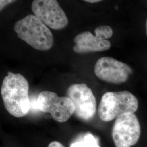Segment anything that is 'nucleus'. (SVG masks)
Returning <instances> with one entry per match:
<instances>
[{
	"mask_svg": "<svg viewBox=\"0 0 147 147\" xmlns=\"http://www.w3.org/2000/svg\"><path fill=\"white\" fill-rule=\"evenodd\" d=\"M1 93L5 109L17 118L26 115L30 109L29 84L21 74L8 72L3 79Z\"/></svg>",
	"mask_w": 147,
	"mask_h": 147,
	"instance_id": "f257e3e1",
	"label": "nucleus"
},
{
	"mask_svg": "<svg viewBox=\"0 0 147 147\" xmlns=\"http://www.w3.org/2000/svg\"><path fill=\"white\" fill-rule=\"evenodd\" d=\"M14 29L18 37L36 50L45 51L53 47L51 32L34 15H28L16 21Z\"/></svg>",
	"mask_w": 147,
	"mask_h": 147,
	"instance_id": "f03ea898",
	"label": "nucleus"
},
{
	"mask_svg": "<svg viewBox=\"0 0 147 147\" xmlns=\"http://www.w3.org/2000/svg\"><path fill=\"white\" fill-rule=\"evenodd\" d=\"M138 107V99L131 93L126 90L110 92L102 96L98 115L102 121L108 122L125 114L134 113Z\"/></svg>",
	"mask_w": 147,
	"mask_h": 147,
	"instance_id": "7ed1b4c3",
	"label": "nucleus"
},
{
	"mask_svg": "<svg viewBox=\"0 0 147 147\" xmlns=\"http://www.w3.org/2000/svg\"><path fill=\"white\" fill-rule=\"evenodd\" d=\"M36 107L39 110L50 114L55 121L65 122L75 112L73 101L67 96H59L57 93L42 91L38 96Z\"/></svg>",
	"mask_w": 147,
	"mask_h": 147,
	"instance_id": "20e7f679",
	"label": "nucleus"
},
{
	"mask_svg": "<svg viewBox=\"0 0 147 147\" xmlns=\"http://www.w3.org/2000/svg\"><path fill=\"white\" fill-rule=\"evenodd\" d=\"M141 132L136 115L127 113L116 118L112 129V137L116 147H131L138 141Z\"/></svg>",
	"mask_w": 147,
	"mask_h": 147,
	"instance_id": "39448f33",
	"label": "nucleus"
},
{
	"mask_svg": "<svg viewBox=\"0 0 147 147\" xmlns=\"http://www.w3.org/2000/svg\"><path fill=\"white\" fill-rule=\"evenodd\" d=\"M95 36L90 32L86 31L78 34L74 38L75 45L74 51L78 53L104 51L111 47L110 42L107 40L113 35V30L109 26L97 27L94 30Z\"/></svg>",
	"mask_w": 147,
	"mask_h": 147,
	"instance_id": "423d86ee",
	"label": "nucleus"
},
{
	"mask_svg": "<svg viewBox=\"0 0 147 147\" xmlns=\"http://www.w3.org/2000/svg\"><path fill=\"white\" fill-rule=\"evenodd\" d=\"M67 95L74 104L76 117L84 121L93 118L96 111V101L92 90L86 84L71 85L67 90Z\"/></svg>",
	"mask_w": 147,
	"mask_h": 147,
	"instance_id": "0eeeda50",
	"label": "nucleus"
},
{
	"mask_svg": "<svg viewBox=\"0 0 147 147\" xmlns=\"http://www.w3.org/2000/svg\"><path fill=\"white\" fill-rule=\"evenodd\" d=\"M32 10L39 20L53 30H62L68 24L67 16L56 0H34Z\"/></svg>",
	"mask_w": 147,
	"mask_h": 147,
	"instance_id": "6e6552de",
	"label": "nucleus"
},
{
	"mask_svg": "<svg viewBox=\"0 0 147 147\" xmlns=\"http://www.w3.org/2000/svg\"><path fill=\"white\" fill-rule=\"evenodd\" d=\"M94 73L98 78L105 82L121 84L126 82L133 71L125 63L112 57H104L95 63Z\"/></svg>",
	"mask_w": 147,
	"mask_h": 147,
	"instance_id": "1a4fd4ad",
	"label": "nucleus"
},
{
	"mask_svg": "<svg viewBox=\"0 0 147 147\" xmlns=\"http://www.w3.org/2000/svg\"><path fill=\"white\" fill-rule=\"evenodd\" d=\"M84 141L86 147H100L98 140L92 134L88 133L84 137Z\"/></svg>",
	"mask_w": 147,
	"mask_h": 147,
	"instance_id": "9d476101",
	"label": "nucleus"
},
{
	"mask_svg": "<svg viewBox=\"0 0 147 147\" xmlns=\"http://www.w3.org/2000/svg\"><path fill=\"white\" fill-rule=\"evenodd\" d=\"M70 147H86L84 141H78L72 143Z\"/></svg>",
	"mask_w": 147,
	"mask_h": 147,
	"instance_id": "9b49d317",
	"label": "nucleus"
},
{
	"mask_svg": "<svg viewBox=\"0 0 147 147\" xmlns=\"http://www.w3.org/2000/svg\"><path fill=\"white\" fill-rule=\"evenodd\" d=\"M13 2H14V1H4V0H1L0 4H1V11H2V9H3L5 6L8 5V4L12 3Z\"/></svg>",
	"mask_w": 147,
	"mask_h": 147,
	"instance_id": "f8f14e48",
	"label": "nucleus"
},
{
	"mask_svg": "<svg viewBox=\"0 0 147 147\" xmlns=\"http://www.w3.org/2000/svg\"><path fill=\"white\" fill-rule=\"evenodd\" d=\"M47 147H64L62 143L57 141L51 142Z\"/></svg>",
	"mask_w": 147,
	"mask_h": 147,
	"instance_id": "ddd939ff",
	"label": "nucleus"
},
{
	"mask_svg": "<svg viewBox=\"0 0 147 147\" xmlns=\"http://www.w3.org/2000/svg\"><path fill=\"white\" fill-rule=\"evenodd\" d=\"M85 1L89 3H97V2H101L100 0H86Z\"/></svg>",
	"mask_w": 147,
	"mask_h": 147,
	"instance_id": "4468645a",
	"label": "nucleus"
},
{
	"mask_svg": "<svg viewBox=\"0 0 147 147\" xmlns=\"http://www.w3.org/2000/svg\"><path fill=\"white\" fill-rule=\"evenodd\" d=\"M146 34L147 35V19L146 20Z\"/></svg>",
	"mask_w": 147,
	"mask_h": 147,
	"instance_id": "2eb2a0df",
	"label": "nucleus"
}]
</instances>
